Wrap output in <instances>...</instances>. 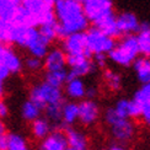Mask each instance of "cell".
Here are the masks:
<instances>
[{
	"label": "cell",
	"instance_id": "6da1fadb",
	"mask_svg": "<svg viewBox=\"0 0 150 150\" xmlns=\"http://www.w3.org/2000/svg\"><path fill=\"white\" fill-rule=\"evenodd\" d=\"M53 10L58 20V38L64 40L69 35L84 32L87 28L89 21L84 14L83 4L76 0H58Z\"/></svg>",
	"mask_w": 150,
	"mask_h": 150
},
{
	"label": "cell",
	"instance_id": "7a4b0ae2",
	"mask_svg": "<svg viewBox=\"0 0 150 150\" xmlns=\"http://www.w3.org/2000/svg\"><path fill=\"white\" fill-rule=\"evenodd\" d=\"M105 123L107 124L110 128V133L112 138L115 139L117 144H128L129 142H132L135 138L137 134V127L132 120L128 118H122L120 117L113 107H110L106 110L103 115Z\"/></svg>",
	"mask_w": 150,
	"mask_h": 150
},
{
	"label": "cell",
	"instance_id": "3957f363",
	"mask_svg": "<svg viewBox=\"0 0 150 150\" xmlns=\"http://www.w3.org/2000/svg\"><path fill=\"white\" fill-rule=\"evenodd\" d=\"M28 100L36 103L41 110H45L47 106L64 102L62 89L49 85L46 81L31 87L28 93Z\"/></svg>",
	"mask_w": 150,
	"mask_h": 150
},
{
	"label": "cell",
	"instance_id": "277c9868",
	"mask_svg": "<svg viewBox=\"0 0 150 150\" xmlns=\"http://www.w3.org/2000/svg\"><path fill=\"white\" fill-rule=\"evenodd\" d=\"M139 48L135 36H126L120 42L116 43L115 48L108 53L111 62L121 67H129L138 58Z\"/></svg>",
	"mask_w": 150,
	"mask_h": 150
},
{
	"label": "cell",
	"instance_id": "5b68a950",
	"mask_svg": "<svg viewBox=\"0 0 150 150\" xmlns=\"http://www.w3.org/2000/svg\"><path fill=\"white\" fill-rule=\"evenodd\" d=\"M83 10L87 21L96 26L102 20L113 15V3L112 0H85Z\"/></svg>",
	"mask_w": 150,
	"mask_h": 150
},
{
	"label": "cell",
	"instance_id": "8992f818",
	"mask_svg": "<svg viewBox=\"0 0 150 150\" xmlns=\"http://www.w3.org/2000/svg\"><path fill=\"white\" fill-rule=\"evenodd\" d=\"M87 49L91 54H108L116 46V41L106 36L98 28L92 27L85 32Z\"/></svg>",
	"mask_w": 150,
	"mask_h": 150
},
{
	"label": "cell",
	"instance_id": "52a82bcc",
	"mask_svg": "<svg viewBox=\"0 0 150 150\" xmlns=\"http://www.w3.org/2000/svg\"><path fill=\"white\" fill-rule=\"evenodd\" d=\"M35 17L37 26L55 22V14L52 6L47 5L43 0H21L20 4Z\"/></svg>",
	"mask_w": 150,
	"mask_h": 150
},
{
	"label": "cell",
	"instance_id": "ba28073f",
	"mask_svg": "<svg viewBox=\"0 0 150 150\" xmlns=\"http://www.w3.org/2000/svg\"><path fill=\"white\" fill-rule=\"evenodd\" d=\"M67 65L70 68L68 71V80L86 76L95 70V63L86 55H67Z\"/></svg>",
	"mask_w": 150,
	"mask_h": 150
},
{
	"label": "cell",
	"instance_id": "9c48e42d",
	"mask_svg": "<svg viewBox=\"0 0 150 150\" xmlns=\"http://www.w3.org/2000/svg\"><path fill=\"white\" fill-rule=\"evenodd\" d=\"M63 51L67 55H86L91 57L87 49L85 32H78L69 35L63 40Z\"/></svg>",
	"mask_w": 150,
	"mask_h": 150
},
{
	"label": "cell",
	"instance_id": "30bf717a",
	"mask_svg": "<svg viewBox=\"0 0 150 150\" xmlns=\"http://www.w3.org/2000/svg\"><path fill=\"white\" fill-rule=\"evenodd\" d=\"M38 30L36 27H25V26H17V25L11 23V36L10 41L11 43L18 46L28 48L32 43L38 38Z\"/></svg>",
	"mask_w": 150,
	"mask_h": 150
},
{
	"label": "cell",
	"instance_id": "8fae6325",
	"mask_svg": "<svg viewBox=\"0 0 150 150\" xmlns=\"http://www.w3.org/2000/svg\"><path fill=\"white\" fill-rule=\"evenodd\" d=\"M79 106V122L85 127L93 126L100 118V106L95 100H81Z\"/></svg>",
	"mask_w": 150,
	"mask_h": 150
},
{
	"label": "cell",
	"instance_id": "7c38bea8",
	"mask_svg": "<svg viewBox=\"0 0 150 150\" xmlns=\"http://www.w3.org/2000/svg\"><path fill=\"white\" fill-rule=\"evenodd\" d=\"M116 23L120 35L132 36L134 32H138L140 22L133 12H122L116 16Z\"/></svg>",
	"mask_w": 150,
	"mask_h": 150
},
{
	"label": "cell",
	"instance_id": "4fadbf2b",
	"mask_svg": "<svg viewBox=\"0 0 150 150\" xmlns=\"http://www.w3.org/2000/svg\"><path fill=\"white\" fill-rule=\"evenodd\" d=\"M0 63L8 68L10 74H18L23 68L22 60L18 54L6 45H1L0 47Z\"/></svg>",
	"mask_w": 150,
	"mask_h": 150
},
{
	"label": "cell",
	"instance_id": "5bb4252c",
	"mask_svg": "<svg viewBox=\"0 0 150 150\" xmlns=\"http://www.w3.org/2000/svg\"><path fill=\"white\" fill-rule=\"evenodd\" d=\"M133 100L140 106L142 115L140 118L145 126L150 127V84L143 85L135 91Z\"/></svg>",
	"mask_w": 150,
	"mask_h": 150
},
{
	"label": "cell",
	"instance_id": "9a60e30c",
	"mask_svg": "<svg viewBox=\"0 0 150 150\" xmlns=\"http://www.w3.org/2000/svg\"><path fill=\"white\" fill-rule=\"evenodd\" d=\"M43 59H45L43 68L46 69V71L63 70L67 67V54L60 48H53L51 51H48Z\"/></svg>",
	"mask_w": 150,
	"mask_h": 150
},
{
	"label": "cell",
	"instance_id": "2e32d148",
	"mask_svg": "<svg viewBox=\"0 0 150 150\" xmlns=\"http://www.w3.org/2000/svg\"><path fill=\"white\" fill-rule=\"evenodd\" d=\"M65 133L62 130H53L40 143L38 150H68Z\"/></svg>",
	"mask_w": 150,
	"mask_h": 150
},
{
	"label": "cell",
	"instance_id": "e0dca14e",
	"mask_svg": "<svg viewBox=\"0 0 150 150\" xmlns=\"http://www.w3.org/2000/svg\"><path fill=\"white\" fill-rule=\"evenodd\" d=\"M64 133H65V138L69 148L78 149V150H86L87 145H89V139H87V135L84 132L71 127H68Z\"/></svg>",
	"mask_w": 150,
	"mask_h": 150
},
{
	"label": "cell",
	"instance_id": "ac0fdd59",
	"mask_svg": "<svg viewBox=\"0 0 150 150\" xmlns=\"http://www.w3.org/2000/svg\"><path fill=\"white\" fill-rule=\"evenodd\" d=\"M134 73L138 81L142 85L150 84V58L139 57L133 63Z\"/></svg>",
	"mask_w": 150,
	"mask_h": 150
},
{
	"label": "cell",
	"instance_id": "d6986e66",
	"mask_svg": "<svg viewBox=\"0 0 150 150\" xmlns=\"http://www.w3.org/2000/svg\"><path fill=\"white\" fill-rule=\"evenodd\" d=\"M138 35L135 36L137 43H138L139 53L144 57H150V23L142 22L139 31L137 32Z\"/></svg>",
	"mask_w": 150,
	"mask_h": 150
},
{
	"label": "cell",
	"instance_id": "ffe728a7",
	"mask_svg": "<svg viewBox=\"0 0 150 150\" xmlns=\"http://www.w3.org/2000/svg\"><path fill=\"white\" fill-rule=\"evenodd\" d=\"M86 87L83 79H69L65 84V93L71 100H83L86 95Z\"/></svg>",
	"mask_w": 150,
	"mask_h": 150
},
{
	"label": "cell",
	"instance_id": "44dd1931",
	"mask_svg": "<svg viewBox=\"0 0 150 150\" xmlns=\"http://www.w3.org/2000/svg\"><path fill=\"white\" fill-rule=\"evenodd\" d=\"M52 132L51 122L47 118H37L36 121L31 123V134L36 140H43L46 137Z\"/></svg>",
	"mask_w": 150,
	"mask_h": 150
},
{
	"label": "cell",
	"instance_id": "7402d4cb",
	"mask_svg": "<svg viewBox=\"0 0 150 150\" xmlns=\"http://www.w3.org/2000/svg\"><path fill=\"white\" fill-rule=\"evenodd\" d=\"M79 121V106L76 102H64L62 107V122L67 127H71Z\"/></svg>",
	"mask_w": 150,
	"mask_h": 150
},
{
	"label": "cell",
	"instance_id": "603a6c76",
	"mask_svg": "<svg viewBox=\"0 0 150 150\" xmlns=\"http://www.w3.org/2000/svg\"><path fill=\"white\" fill-rule=\"evenodd\" d=\"M20 3L12 0H0V20L12 23L18 10Z\"/></svg>",
	"mask_w": 150,
	"mask_h": 150
},
{
	"label": "cell",
	"instance_id": "cb8c5ba5",
	"mask_svg": "<svg viewBox=\"0 0 150 150\" xmlns=\"http://www.w3.org/2000/svg\"><path fill=\"white\" fill-rule=\"evenodd\" d=\"M103 81L106 87L112 91V92H118L122 89L123 80L120 73H117L116 70L112 69H105L103 71Z\"/></svg>",
	"mask_w": 150,
	"mask_h": 150
},
{
	"label": "cell",
	"instance_id": "d4e9b609",
	"mask_svg": "<svg viewBox=\"0 0 150 150\" xmlns=\"http://www.w3.org/2000/svg\"><path fill=\"white\" fill-rule=\"evenodd\" d=\"M96 28H98L101 32H103L106 36L111 37V38H117L118 36H121L120 32H118V28H117V23H116V16L112 15L107 18H105L100 22L98 25L95 26Z\"/></svg>",
	"mask_w": 150,
	"mask_h": 150
},
{
	"label": "cell",
	"instance_id": "484cf974",
	"mask_svg": "<svg viewBox=\"0 0 150 150\" xmlns=\"http://www.w3.org/2000/svg\"><path fill=\"white\" fill-rule=\"evenodd\" d=\"M41 112H42V110L36 103L30 101V100L25 101L21 106V116L26 122L32 123L33 121H36L37 118L41 117Z\"/></svg>",
	"mask_w": 150,
	"mask_h": 150
},
{
	"label": "cell",
	"instance_id": "4316f807",
	"mask_svg": "<svg viewBox=\"0 0 150 150\" xmlns=\"http://www.w3.org/2000/svg\"><path fill=\"white\" fill-rule=\"evenodd\" d=\"M48 47H49V43L43 40L41 36H38V38H37L32 45H31L27 51L30 52L31 57H35V58H38V59H43L46 57V54L48 53Z\"/></svg>",
	"mask_w": 150,
	"mask_h": 150
},
{
	"label": "cell",
	"instance_id": "83f0119b",
	"mask_svg": "<svg viewBox=\"0 0 150 150\" xmlns=\"http://www.w3.org/2000/svg\"><path fill=\"white\" fill-rule=\"evenodd\" d=\"M45 81L48 83L49 85L59 87L62 89V86L67 84L68 81V71L65 69L63 70H54V71H46Z\"/></svg>",
	"mask_w": 150,
	"mask_h": 150
},
{
	"label": "cell",
	"instance_id": "f1b7e54d",
	"mask_svg": "<svg viewBox=\"0 0 150 150\" xmlns=\"http://www.w3.org/2000/svg\"><path fill=\"white\" fill-rule=\"evenodd\" d=\"M8 150H30V148H28V143L23 135L18 133H9Z\"/></svg>",
	"mask_w": 150,
	"mask_h": 150
},
{
	"label": "cell",
	"instance_id": "f546056e",
	"mask_svg": "<svg viewBox=\"0 0 150 150\" xmlns=\"http://www.w3.org/2000/svg\"><path fill=\"white\" fill-rule=\"evenodd\" d=\"M57 28H58V23L55 21L53 23H47V25H43V26H40L38 33L43 40H46L51 45V42H53L55 38H58Z\"/></svg>",
	"mask_w": 150,
	"mask_h": 150
},
{
	"label": "cell",
	"instance_id": "4dcf8cb0",
	"mask_svg": "<svg viewBox=\"0 0 150 150\" xmlns=\"http://www.w3.org/2000/svg\"><path fill=\"white\" fill-rule=\"evenodd\" d=\"M63 103L51 105V106H47L45 108L46 116H47L46 118L49 122H53V123L62 122V107H63Z\"/></svg>",
	"mask_w": 150,
	"mask_h": 150
},
{
	"label": "cell",
	"instance_id": "1f68e13d",
	"mask_svg": "<svg viewBox=\"0 0 150 150\" xmlns=\"http://www.w3.org/2000/svg\"><path fill=\"white\" fill-rule=\"evenodd\" d=\"M113 110L116 111V113L122 117V118H129V100L128 98H120L115 103Z\"/></svg>",
	"mask_w": 150,
	"mask_h": 150
},
{
	"label": "cell",
	"instance_id": "d6a6232c",
	"mask_svg": "<svg viewBox=\"0 0 150 150\" xmlns=\"http://www.w3.org/2000/svg\"><path fill=\"white\" fill-rule=\"evenodd\" d=\"M11 36V23L0 20V45H9Z\"/></svg>",
	"mask_w": 150,
	"mask_h": 150
},
{
	"label": "cell",
	"instance_id": "836d02e7",
	"mask_svg": "<svg viewBox=\"0 0 150 150\" xmlns=\"http://www.w3.org/2000/svg\"><path fill=\"white\" fill-rule=\"evenodd\" d=\"M25 67H26L30 71H38L43 68V62H42V59H38V58L28 57L25 60Z\"/></svg>",
	"mask_w": 150,
	"mask_h": 150
},
{
	"label": "cell",
	"instance_id": "e575fe53",
	"mask_svg": "<svg viewBox=\"0 0 150 150\" xmlns=\"http://www.w3.org/2000/svg\"><path fill=\"white\" fill-rule=\"evenodd\" d=\"M142 115V108L134 100H129V118H140Z\"/></svg>",
	"mask_w": 150,
	"mask_h": 150
},
{
	"label": "cell",
	"instance_id": "d590c367",
	"mask_svg": "<svg viewBox=\"0 0 150 150\" xmlns=\"http://www.w3.org/2000/svg\"><path fill=\"white\" fill-rule=\"evenodd\" d=\"M96 67H100V68H105L106 67V63H107V57L106 54H95V60H93Z\"/></svg>",
	"mask_w": 150,
	"mask_h": 150
},
{
	"label": "cell",
	"instance_id": "8d00e7d4",
	"mask_svg": "<svg viewBox=\"0 0 150 150\" xmlns=\"http://www.w3.org/2000/svg\"><path fill=\"white\" fill-rule=\"evenodd\" d=\"M9 116V106L4 100H0V120L4 121V118Z\"/></svg>",
	"mask_w": 150,
	"mask_h": 150
},
{
	"label": "cell",
	"instance_id": "74e56055",
	"mask_svg": "<svg viewBox=\"0 0 150 150\" xmlns=\"http://www.w3.org/2000/svg\"><path fill=\"white\" fill-rule=\"evenodd\" d=\"M97 93H98L97 87H95V86L86 87V95H85V97H86L87 100H93V98L97 96Z\"/></svg>",
	"mask_w": 150,
	"mask_h": 150
},
{
	"label": "cell",
	"instance_id": "f35d334b",
	"mask_svg": "<svg viewBox=\"0 0 150 150\" xmlns=\"http://www.w3.org/2000/svg\"><path fill=\"white\" fill-rule=\"evenodd\" d=\"M10 76V71H9V69L6 68L4 64H1L0 63V81H5L6 79H8Z\"/></svg>",
	"mask_w": 150,
	"mask_h": 150
},
{
	"label": "cell",
	"instance_id": "ab89813d",
	"mask_svg": "<svg viewBox=\"0 0 150 150\" xmlns=\"http://www.w3.org/2000/svg\"><path fill=\"white\" fill-rule=\"evenodd\" d=\"M0 150H8V134L0 137Z\"/></svg>",
	"mask_w": 150,
	"mask_h": 150
},
{
	"label": "cell",
	"instance_id": "60d3db41",
	"mask_svg": "<svg viewBox=\"0 0 150 150\" xmlns=\"http://www.w3.org/2000/svg\"><path fill=\"white\" fill-rule=\"evenodd\" d=\"M107 150H129V149H127L122 144H117V143H115V144H111Z\"/></svg>",
	"mask_w": 150,
	"mask_h": 150
},
{
	"label": "cell",
	"instance_id": "b9f144b4",
	"mask_svg": "<svg viewBox=\"0 0 150 150\" xmlns=\"http://www.w3.org/2000/svg\"><path fill=\"white\" fill-rule=\"evenodd\" d=\"M8 134V128H6V124L3 120H0V137H4Z\"/></svg>",
	"mask_w": 150,
	"mask_h": 150
},
{
	"label": "cell",
	"instance_id": "7bdbcfd3",
	"mask_svg": "<svg viewBox=\"0 0 150 150\" xmlns=\"http://www.w3.org/2000/svg\"><path fill=\"white\" fill-rule=\"evenodd\" d=\"M43 1H45L47 5H49V6H52L53 8V6L58 3V0H43Z\"/></svg>",
	"mask_w": 150,
	"mask_h": 150
},
{
	"label": "cell",
	"instance_id": "ee69618b",
	"mask_svg": "<svg viewBox=\"0 0 150 150\" xmlns=\"http://www.w3.org/2000/svg\"><path fill=\"white\" fill-rule=\"evenodd\" d=\"M4 96V84L0 81V100H3Z\"/></svg>",
	"mask_w": 150,
	"mask_h": 150
},
{
	"label": "cell",
	"instance_id": "f6af8a7d",
	"mask_svg": "<svg viewBox=\"0 0 150 150\" xmlns=\"http://www.w3.org/2000/svg\"><path fill=\"white\" fill-rule=\"evenodd\" d=\"M76 1H79V3H81V4H83V3L85 1V0H76Z\"/></svg>",
	"mask_w": 150,
	"mask_h": 150
},
{
	"label": "cell",
	"instance_id": "bcb514c9",
	"mask_svg": "<svg viewBox=\"0 0 150 150\" xmlns=\"http://www.w3.org/2000/svg\"><path fill=\"white\" fill-rule=\"evenodd\" d=\"M68 150H78V149H71V148H68Z\"/></svg>",
	"mask_w": 150,
	"mask_h": 150
},
{
	"label": "cell",
	"instance_id": "7dc6e473",
	"mask_svg": "<svg viewBox=\"0 0 150 150\" xmlns=\"http://www.w3.org/2000/svg\"><path fill=\"white\" fill-rule=\"evenodd\" d=\"M12 1H16V3H20V0H12Z\"/></svg>",
	"mask_w": 150,
	"mask_h": 150
}]
</instances>
